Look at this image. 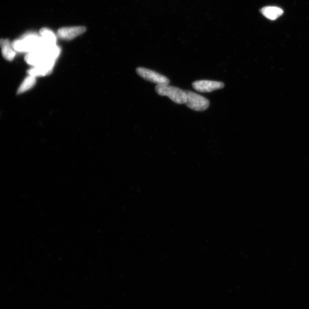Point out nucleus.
I'll return each mask as SVG.
<instances>
[{
    "mask_svg": "<svg viewBox=\"0 0 309 309\" xmlns=\"http://www.w3.org/2000/svg\"><path fill=\"white\" fill-rule=\"evenodd\" d=\"M137 74L144 80L157 84H169L170 80L160 73L154 72L145 68H137Z\"/></svg>",
    "mask_w": 309,
    "mask_h": 309,
    "instance_id": "4",
    "label": "nucleus"
},
{
    "mask_svg": "<svg viewBox=\"0 0 309 309\" xmlns=\"http://www.w3.org/2000/svg\"><path fill=\"white\" fill-rule=\"evenodd\" d=\"M86 31L84 27H73L62 28L59 29L58 36L61 39L72 40L81 35Z\"/></svg>",
    "mask_w": 309,
    "mask_h": 309,
    "instance_id": "6",
    "label": "nucleus"
},
{
    "mask_svg": "<svg viewBox=\"0 0 309 309\" xmlns=\"http://www.w3.org/2000/svg\"><path fill=\"white\" fill-rule=\"evenodd\" d=\"M54 64H43L33 66L28 71V74L34 77L43 76L50 74L53 70Z\"/></svg>",
    "mask_w": 309,
    "mask_h": 309,
    "instance_id": "8",
    "label": "nucleus"
},
{
    "mask_svg": "<svg viewBox=\"0 0 309 309\" xmlns=\"http://www.w3.org/2000/svg\"><path fill=\"white\" fill-rule=\"evenodd\" d=\"M261 12L266 18L272 20L277 19L283 14L282 9L276 7H266L262 9Z\"/></svg>",
    "mask_w": 309,
    "mask_h": 309,
    "instance_id": "9",
    "label": "nucleus"
},
{
    "mask_svg": "<svg viewBox=\"0 0 309 309\" xmlns=\"http://www.w3.org/2000/svg\"><path fill=\"white\" fill-rule=\"evenodd\" d=\"M156 91L158 94L162 96H167L177 104H185L186 93L181 89L173 87L169 84H157Z\"/></svg>",
    "mask_w": 309,
    "mask_h": 309,
    "instance_id": "2",
    "label": "nucleus"
},
{
    "mask_svg": "<svg viewBox=\"0 0 309 309\" xmlns=\"http://www.w3.org/2000/svg\"><path fill=\"white\" fill-rule=\"evenodd\" d=\"M36 82V77L29 75L20 85L18 90H17V94H21L28 91V90L31 89L33 87Z\"/></svg>",
    "mask_w": 309,
    "mask_h": 309,
    "instance_id": "10",
    "label": "nucleus"
},
{
    "mask_svg": "<svg viewBox=\"0 0 309 309\" xmlns=\"http://www.w3.org/2000/svg\"><path fill=\"white\" fill-rule=\"evenodd\" d=\"M192 85L196 91L199 92H211L225 87L224 83L220 81L205 80L196 81Z\"/></svg>",
    "mask_w": 309,
    "mask_h": 309,
    "instance_id": "5",
    "label": "nucleus"
},
{
    "mask_svg": "<svg viewBox=\"0 0 309 309\" xmlns=\"http://www.w3.org/2000/svg\"><path fill=\"white\" fill-rule=\"evenodd\" d=\"M185 91L186 93L185 104L188 108L195 111H204L209 108L210 101L207 98L192 91Z\"/></svg>",
    "mask_w": 309,
    "mask_h": 309,
    "instance_id": "3",
    "label": "nucleus"
},
{
    "mask_svg": "<svg viewBox=\"0 0 309 309\" xmlns=\"http://www.w3.org/2000/svg\"><path fill=\"white\" fill-rule=\"evenodd\" d=\"M0 47L2 48L3 57L8 61H12L16 57L15 51L12 43L8 40L3 39L0 40Z\"/></svg>",
    "mask_w": 309,
    "mask_h": 309,
    "instance_id": "7",
    "label": "nucleus"
},
{
    "mask_svg": "<svg viewBox=\"0 0 309 309\" xmlns=\"http://www.w3.org/2000/svg\"><path fill=\"white\" fill-rule=\"evenodd\" d=\"M16 53H29L39 49L41 46V37L36 34L29 33L12 42Z\"/></svg>",
    "mask_w": 309,
    "mask_h": 309,
    "instance_id": "1",
    "label": "nucleus"
}]
</instances>
